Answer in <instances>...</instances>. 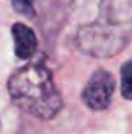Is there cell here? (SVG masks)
<instances>
[{"label":"cell","instance_id":"obj_1","mask_svg":"<svg viewBox=\"0 0 132 134\" xmlns=\"http://www.w3.org/2000/svg\"><path fill=\"white\" fill-rule=\"evenodd\" d=\"M132 39V0H101L98 17L81 25L75 36L79 52L93 58H112Z\"/></svg>","mask_w":132,"mask_h":134},{"label":"cell","instance_id":"obj_2","mask_svg":"<svg viewBox=\"0 0 132 134\" xmlns=\"http://www.w3.org/2000/svg\"><path fill=\"white\" fill-rule=\"evenodd\" d=\"M8 92L13 103L23 112L40 120H50L62 109V95L53 75L40 64L17 69L8 80Z\"/></svg>","mask_w":132,"mask_h":134},{"label":"cell","instance_id":"obj_6","mask_svg":"<svg viewBox=\"0 0 132 134\" xmlns=\"http://www.w3.org/2000/svg\"><path fill=\"white\" fill-rule=\"evenodd\" d=\"M13 9L28 19H33L36 16V8H34V0H11Z\"/></svg>","mask_w":132,"mask_h":134},{"label":"cell","instance_id":"obj_3","mask_svg":"<svg viewBox=\"0 0 132 134\" xmlns=\"http://www.w3.org/2000/svg\"><path fill=\"white\" fill-rule=\"evenodd\" d=\"M115 92V78L109 70L98 69L89 78L81 97L92 111H104L109 108Z\"/></svg>","mask_w":132,"mask_h":134},{"label":"cell","instance_id":"obj_7","mask_svg":"<svg viewBox=\"0 0 132 134\" xmlns=\"http://www.w3.org/2000/svg\"><path fill=\"white\" fill-rule=\"evenodd\" d=\"M0 126H2V125H0Z\"/></svg>","mask_w":132,"mask_h":134},{"label":"cell","instance_id":"obj_4","mask_svg":"<svg viewBox=\"0 0 132 134\" xmlns=\"http://www.w3.org/2000/svg\"><path fill=\"white\" fill-rule=\"evenodd\" d=\"M13 39H14V52L16 56L20 59H30L36 53L37 48V37L34 31L25 24L16 22L11 28Z\"/></svg>","mask_w":132,"mask_h":134},{"label":"cell","instance_id":"obj_5","mask_svg":"<svg viewBox=\"0 0 132 134\" xmlns=\"http://www.w3.org/2000/svg\"><path fill=\"white\" fill-rule=\"evenodd\" d=\"M121 95L132 101V59L121 66Z\"/></svg>","mask_w":132,"mask_h":134}]
</instances>
